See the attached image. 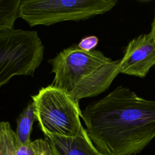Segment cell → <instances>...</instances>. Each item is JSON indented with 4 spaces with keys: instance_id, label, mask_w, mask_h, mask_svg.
Returning <instances> with one entry per match:
<instances>
[{
    "instance_id": "obj_1",
    "label": "cell",
    "mask_w": 155,
    "mask_h": 155,
    "mask_svg": "<svg viewBox=\"0 0 155 155\" xmlns=\"http://www.w3.org/2000/svg\"><path fill=\"white\" fill-rule=\"evenodd\" d=\"M81 117L102 155H136L155 137V101L122 85L88 105Z\"/></svg>"
},
{
    "instance_id": "obj_2",
    "label": "cell",
    "mask_w": 155,
    "mask_h": 155,
    "mask_svg": "<svg viewBox=\"0 0 155 155\" xmlns=\"http://www.w3.org/2000/svg\"><path fill=\"white\" fill-rule=\"evenodd\" d=\"M119 62L99 50L86 51L73 44L48 60L54 74L52 85L79 103L80 99L96 96L110 87L119 73Z\"/></svg>"
},
{
    "instance_id": "obj_3",
    "label": "cell",
    "mask_w": 155,
    "mask_h": 155,
    "mask_svg": "<svg viewBox=\"0 0 155 155\" xmlns=\"http://www.w3.org/2000/svg\"><path fill=\"white\" fill-rule=\"evenodd\" d=\"M116 0H21L18 18L30 27L85 20L111 10Z\"/></svg>"
},
{
    "instance_id": "obj_4",
    "label": "cell",
    "mask_w": 155,
    "mask_h": 155,
    "mask_svg": "<svg viewBox=\"0 0 155 155\" xmlns=\"http://www.w3.org/2000/svg\"><path fill=\"white\" fill-rule=\"evenodd\" d=\"M31 98L36 120L44 134L74 137L84 128L79 103L62 90L50 85L41 88Z\"/></svg>"
},
{
    "instance_id": "obj_5",
    "label": "cell",
    "mask_w": 155,
    "mask_h": 155,
    "mask_svg": "<svg viewBox=\"0 0 155 155\" xmlns=\"http://www.w3.org/2000/svg\"><path fill=\"white\" fill-rule=\"evenodd\" d=\"M36 31L13 29L0 32V87L15 76H33L44 56Z\"/></svg>"
},
{
    "instance_id": "obj_6",
    "label": "cell",
    "mask_w": 155,
    "mask_h": 155,
    "mask_svg": "<svg viewBox=\"0 0 155 155\" xmlns=\"http://www.w3.org/2000/svg\"><path fill=\"white\" fill-rule=\"evenodd\" d=\"M155 65V39L150 32L129 42L120 60L119 72L143 78Z\"/></svg>"
},
{
    "instance_id": "obj_7",
    "label": "cell",
    "mask_w": 155,
    "mask_h": 155,
    "mask_svg": "<svg viewBox=\"0 0 155 155\" xmlns=\"http://www.w3.org/2000/svg\"><path fill=\"white\" fill-rule=\"evenodd\" d=\"M44 135L53 155H102L94 145L84 128L74 137Z\"/></svg>"
},
{
    "instance_id": "obj_8",
    "label": "cell",
    "mask_w": 155,
    "mask_h": 155,
    "mask_svg": "<svg viewBox=\"0 0 155 155\" xmlns=\"http://www.w3.org/2000/svg\"><path fill=\"white\" fill-rule=\"evenodd\" d=\"M45 139H36L29 145L20 143L7 122L0 121V155H41Z\"/></svg>"
},
{
    "instance_id": "obj_9",
    "label": "cell",
    "mask_w": 155,
    "mask_h": 155,
    "mask_svg": "<svg viewBox=\"0 0 155 155\" xmlns=\"http://www.w3.org/2000/svg\"><path fill=\"white\" fill-rule=\"evenodd\" d=\"M36 120L34 105L33 102H30L21 113L17 119L15 134L20 143L24 145H29L31 143L30 135L33 123Z\"/></svg>"
},
{
    "instance_id": "obj_10",
    "label": "cell",
    "mask_w": 155,
    "mask_h": 155,
    "mask_svg": "<svg viewBox=\"0 0 155 155\" xmlns=\"http://www.w3.org/2000/svg\"><path fill=\"white\" fill-rule=\"evenodd\" d=\"M21 0H0V32L14 29Z\"/></svg>"
},
{
    "instance_id": "obj_11",
    "label": "cell",
    "mask_w": 155,
    "mask_h": 155,
    "mask_svg": "<svg viewBox=\"0 0 155 155\" xmlns=\"http://www.w3.org/2000/svg\"><path fill=\"white\" fill-rule=\"evenodd\" d=\"M98 44V38L95 36H89L83 38L79 42L78 46L81 50L90 51L94 50V48Z\"/></svg>"
},
{
    "instance_id": "obj_12",
    "label": "cell",
    "mask_w": 155,
    "mask_h": 155,
    "mask_svg": "<svg viewBox=\"0 0 155 155\" xmlns=\"http://www.w3.org/2000/svg\"><path fill=\"white\" fill-rule=\"evenodd\" d=\"M41 155H53L50 147L48 142L45 139L41 150Z\"/></svg>"
},
{
    "instance_id": "obj_13",
    "label": "cell",
    "mask_w": 155,
    "mask_h": 155,
    "mask_svg": "<svg viewBox=\"0 0 155 155\" xmlns=\"http://www.w3.org/2000/svg\"><path fill=\"white\" fill-rule=\"evenodd\" d=\"M150 33L152 34L153 36L155 39V15H154V16L153 22L151 24V30Z\"/></svg>"
},
{
    "instance_id": "obj_14",
    "label": "cell",
    "mask_w": 155,
    "mask_h": 155,
    "mask_svg": "<svg viewBox=\"0 0 155 155\" xmlns=\"http://www.w3.org/2000/svg\"></svg>"
}]
</instances>
